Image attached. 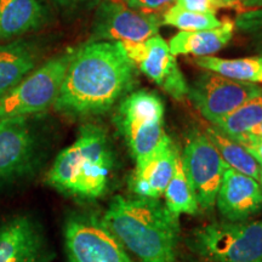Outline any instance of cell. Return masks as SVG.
<instances>
[{
  "label": "cell",
  "instance_id": "obj_15",
  "mask_svg": "<svg viewBox=\"0 0 262 262\" xmlns=\"http://www.w3.org/2000/svg\"><path fill=\"white\" fill-rule=\"evenodd\" d=\"M0 262H47L44 237L28 216H15L0 226Z\"/></svg>",
  "mask_w": 262,
  "mask_h": 262
},
{
  "label": "cell",
  "instance_id": "obj_23",
  "mask_svg": "<svg viewBox=\"0 0 262 262\" xmlns=\"http://www.w3.org/2000/svg\"><path fill=\"white\" fill-rule=\"evenodd\" d=\"M162 25L176 27L181 29L182 32H196L220 27L221 21L216 17L215 14L188 11L173 4L164 11Z\"/></svg>",
  "mask_w": 262,
  "mask_h": 262
},
{
  "label": "cell",
  "instance_id": "obj_24",
  "mask_svg": "<svg viewBox=\"0 0 262 262\" xmlns=\"http://www.w3.org/2000/svg\"><path fill=\"white\" fill-rule=\"evenodd\" d=\"M234 26L254 51L262 56V9L247 10L235 17Z\"/></svg>",
  "mask_w": 262,
  "mask_h": 262
},
{
  "label": "cell",
  "instance_id": "obj_31",
  "mask_svg": "<svg viewBox=\"0 0 262 262\" xmlns=\"http://www.w3.org/2000/svg\"><path fill=\"white\" fill-rule=\"evenodd\" d=\"M249 134H253V135L256 136H261L262 137V122L260 124H257L256 126H254L253 129H250L248 131Z\"/></svg>",
  "mask_w": 262,
  "mask_h": 262
},
{
  "label": "cell",
  "instance_id": "obj_13",
  "mask_svg": "<svg viewBox=\"0 0 262 262\" xmlns=\"http://www.w3.org/2000/svg\"><path fill=\"white\" fill-rule=\"evenodd\" d=\"M179 155V149L166 136L155 152L136 160L129 180L131 192L141 198L159 199L172 178Z\"/></svg>",
  "mask_w": 262,
  "mask_h": 262
},
{
  "label": "cell",
  "instance_id": "obj_5",
  "mask_svg": "<svg viewBox=\"0 0 262 262\" xmlns=\"http://www.w3.org/2000/svg\"><path fill=\"white\" fill-rule=\"evenodd\" d=\"M164 113L163 100L153 91L137 90L122 98L116 124L135 160L155 152L168 136Z\"/></svg>",
  "mask_w": 262,
  "mask_h": 262
},
{
  "label": "cell",
  "instance_id": "obj_21",
  "mask_svg": "<svg viewBox=\"0 0 262 262\" xmlns=\"http://www.w3.org/2000/svg\"><path fill=\"white\" fill-rule=\"evenodd\" d=\"M165 206L169 211L175 216L181 215H195L199 211V205L193 192V188L189 183V180L186 175L181 156L179 155L176 160L175 171L170 182L164 191Z\"/></svg>",
  "mask_w": 262,
  "mask_h": 262
},
{
  "label": "cell",
  "instance_id": "obj_25",
  "mask_svg": "<svg viewBox=\"0 0 262 262\" xmlns=\"http://www.w3.org/2000/svg\"><path fill=\"white\" fill-rule=\"evenodd\" d=\"M124 2L131 9L155 14V11L168 10L170 6L175 4L176 0H124Z\"/></svg>",
  "mask_w": 262,
  "mask_h": 262
},
{
  "label": "cell",
  "instance_id": "obj_9",
  "mask_svg": "<svg viewBox=\"0 0 262 262\" xmlns=\"http://www.w3.org/2000/svg\"><path fill=\"white\" fill-rule=\"evenodd\" d=\"M127 57L153 83L175 100L188 96V85L169 44L160 35L143 41H119Z\"/></svg>",
  "mask_w": 262,
  "mask_h": 262
},
{
  "label": "cell",
  "instance_id": "obj_4",
  "mask_svg": "<svg viewBox=\"0 0 262 262\" xmlns=\"http://www.w3.org/2000/svg\"><path fill=\"white\" fill-rule=\"evenodd\" d=\"M186 243L206 262H262V221H215L192 229Z\"/></svg>",
  "mask_w": 262,
  "mask_h": 262
},
{
  "label": "cell",
  "instance_id": "obj_7",
  "mask_svg": "<svg viewBox=\"0 0 262 262\" xmlns=\"http://www.w3.org/2000/svg\"><path fill=\"white\" fill-rule=\"evenodd\" d=\"M67 262H134L102 219L90 212L70 215L64 225Z\"/></svg>",
  "mask_w": 262,
  "mask_h": 262
},
{
  "label": "cell",
  "instance_id": "obj_19",
  "mask_svg": "<svg viewBox=\"0 0 262 262\" xmlns=\"http://www.w3.org/2000/svg\"><path fill=\"white\" fill-rule=\"evenodd\" d=\"M194 63L203 70L220 74L228 79L244 83H262V56L244 58H220L214 56L195 57Z\"/></svg>",
  "mask_w": 262,
  "mask_h": 262
},
{
  "label": "cell",
  "instance_id": "obj_12",
  "mask_svg": "<svg viewBox=\"0 0 262 262\" xmlns=\"http://www.w3.org/2000/svg\"><path fill=\"white\" fill-rule=\"evenodd\" d=\"M37 155L28 118L0 119V182L27 172Z\"/></svg>",
  "mask_w": 262,
  "mask_h": 262
},
{
  "label": "cell",
  "instance_id": "obj_8",
  "mask_svg": "<svg viewBox=\"0 0 262 262\" xmlns=\"http://www.w3.org/2000/svg\"><path fill=\"white\" fill-rule=\"evenodd\" d=\"M181 159L199 208L204 211L212 210L228 165L205 133L198 129L188 133Z\"/></svg>",
  "mask_w": 262,
  "mask_h": 262
},
{
  "label": "cell",
  "instance_id": "obj_1",
  "mask_svg": "<svg viewBox=\"0 0 262 262\" xmlns=\"http://www.w3.org/2000/svg\"><path fill=\"white\" fill-rule=\"evenodd\" d=\"M136 84V66L119 41H91L72 54L54 107L71 117L107 112Z\"/></svg>",
  "mask_w": 262,
  "mask_h": 262
},
{
  "label": "cell",
  "instance_id": "obj_16",
  "mask_svg": "<svg viewBox=\"0 0 262 262\" xmlns=\"http://www.w3.org/2000/svg\"><path fill=\"white\" fill-rule=\"evenodd\" d=\"M234 21L225 18L214 29L196 32H180L170 39L169 49L173 56L193 55L196 57L211 56L228 45L233 38Z\"/></svg>",
  "mask_w": 262,
  "mask_h": 262
},
{
  "label": "cell",
  "instance_id": "obj_32",
  "mask_svg": "<svg viewBox=\"0 0 262 262\" xmlns=\"http://www.w3.org/2000/svg\"><path fill=\"white\" fill-rule=\"evenodd\" d=\"M258 182H260V185L262 187V169H261V176H260V180H258Z\"/></svg>",
  "mask_w": 262,
  "mask_h": 262
},
{
  "label": "cell",
  "instance_id": "obj_3",
  "mask_svg": "<svg viewBox=\"0 0 262 262\" xmlns=\"http://www.w3.org/2000/svg\"><path fill=\"white\" fill-rule=\"evenodd\" d=\"M114 157L102 127L85 125L71 146L61 150L49 170L51 187L84 201H94L106 192Z\"/></svg>",
  "mask_w": 262,
  "mask_h": 262
},
{
  "label": "cell",
  "instance_id": "obj_2",
  "mask_svg": "<svg viewBox=\"0 0 262 262\" xmlns=\"http://www.w3.org/2000/svg\"><path fill=\"white\" fill-rule=\"evenodd\" d=\"M101 219L141 262H176L179 217L158 199L116 195Z\"/></svg>",
  "mask_w": 262,
  "mask_h": 262
},
{
  "label": "cell",
  "instance_id": "obj_28",
  "mask_svg": "<svg viewBox=\"0 0 262 262\" xmlns=\"http://www.w3.org/2000/svg\"><path fill=\"white\" fill-rule=\"evenodd\" d=\"M55 4L62 6V8L67 9H74V8H80L84 5H91L97 3L98 0H52Z\"/></svg>",
  "mask_w": 262,
  "mask_h": 262
},
{
  "label": "cell",
  "instance_id": "obj_30",
  "mask_svg": "<svg viewBox=\"0 0 262 262\" xmlns=\"http://www.w3.org/2000/svg\"><path fill=\"white\" fill-rule=\"evenodd\" d=\"M219 9L221 8H235L239 9V0H211Z\"/></svg>",
  "mask_w": 262,
  "mask_h": 262
},
{
  "label": "cell",
  "instance_id": "obj_29",
  "mask_svg": "<svg viewBox=\"0 0 262 262\" xmlns=\"http://www.w3.org/2000/svg\"><path fill=\"white\" fill-rule=\"evenodd\" d=\"M239 9H244V11L262 9V0H239Z\"/></svg>",
  "mask_w": 262,
  "mask_h": 262
},
{
  "label": "cell",
  "instance_id": "obj_11",
  "mask_svg": "<svg viewBox=\"0 0 262 262\" xmlns=\"http://www.w3.org/2000/svg\"><path fill=\"white\" fill-rule=\"evenodd\" d=\"M157 14L126 8L118 0H103L95 14L93 41H143L159 33Z\"/></svg>",
  "mask_w": 262,
  "mask_h": 262
},
{
  "label": "cell",
  "instance_id": "obj_27",
  "mask_svg": "<svg viewBox=\"0 0 262 262\" xmlns=\"http://www.w3.org/2000/svg\"><path fill=\"white\" fill-rule=\"evenodd\" d=\"M175 4L188 11L201 14H215L219 10L211 0H176Z\"/></svg>",
  "mask_w": 262,
  "mask_h": 262
},
{
  "label": "cell",
  "instance_id": "obj_26",
  "mask_svg": "<svg viewBox=\"0 0 262 262\" xmlns=\"http://www.w3.org/2000/svg\"><path fill=\"white\" fill-rule=\"evenodd\" d=\"M234 141L241 143L242 146L245 147L250 155L257 160L258 164L262 166V137L253 135V134L244 133L242 135L234 137Z\"/></svg>",
  "mask_w": 262,
  "mask_h": 262
},
{
  "label": "cell",
  "instance_id": "obj_18",
  "mask_svg": "<svg viewBox=\"0 0 262 262\" xmlns=\"http://www.w3.org/2000/svg\"><path fill=\"white\" fill-rule=\"evenodd\" d=\"M37 60V50L28 41L0 45V98L34 70Z\"/></svg>",
  "mask_w": 262,
  "mask_h": 262
},
{
  "label": "cell",
  "instance_id": "obj_20",
  "mask_svg": "<svg viewBox=\"0 0 262 262\" xmlns=\"http://www.w3.org/2000/svg\"><path fill=\"white\" fill-rule=\"evenodd\" d=\"M205 135L216 147V149L219 150V153L229 168L250 176L256 181L260 180L262 166L245 147L229 136L225 135L214 125H208L205 127Z\"/></svg>",
  "mask_w": 262,
  "mask_h": 262
},
{
  "label": "cell",
  "instance_id": "obj_6",
  "mask_svg": "<svg viewBox=\"0 0 262 262\" xmlns=\"http://www.w3.org/2000/svg\"><path fill=\"white\" fill-rule=\"evenodd\" d=\"M72 54L49 60L32 71L0 98V119L28 118L54 106L68 70Z\"/></svg>",
  "mask_w": 262,
  "mask_h": 262
},
{
  "label": "cell",
  "instance_id": "obj_17",
  "mask_svg": "<svg viewBox=\"0 0 262 262\" xmlns=\"http://www.w3.org/2000/svg\"><path fill=\"white\" fill-rule=\"evenodd\" d=\"M47 10L41 0H0V39L10 40L41 27Z\"/></svg>",
  "mask_w": 262,
  "mask_h": 262
},
{
  "label": "cell",
  "instance_id": "obj_14",
  "mask_svg": "<svg viewBox=\"0 0 262 262\" xmlns=\"http://www.w3.org/2000/svg\"><path fill=\"white\" fill-rule=\"evenodd\" d=\"M216 206L225 220L233 222L249 220L262 210L260 182L228 166L222 176Z\"/></svg>",
  "mask_w": 262,
  "mask_h": 262
},
{
  "label": "cell",
  "instance_id": "obj_22",
  "mask_svg": "<svg viewBox=\"0 0 262 262\" xmlns=\"http://www.w3.org/2000/svg\"><path fill=\"white\" fill-rule=\"evenodd\" d=\"M262 122V93L254 96L242 106L235 108L233 112L216 120L214 125L225 135L234 139L242 134L248 133Z\"/></svg>",
  "mask_w": 262,
  "mask_h": 262
},
{
  "label": "cell",
  "instance_id": "obj_10",
  "mask_svg": "<svg viewBox=\"0 0 262 262\" xmlns=\"http://www.w3.org/2000/svg\"><path fill=\"white\" fill-rule=\"evenodd\" d=\"M260 93L262 88L256 84L232 80L209 71L199 74L188 86L189 98L211 124Z\"/></svg>",
  "mask_w": 262,
  "mask_h": 262
}]
</instances>
